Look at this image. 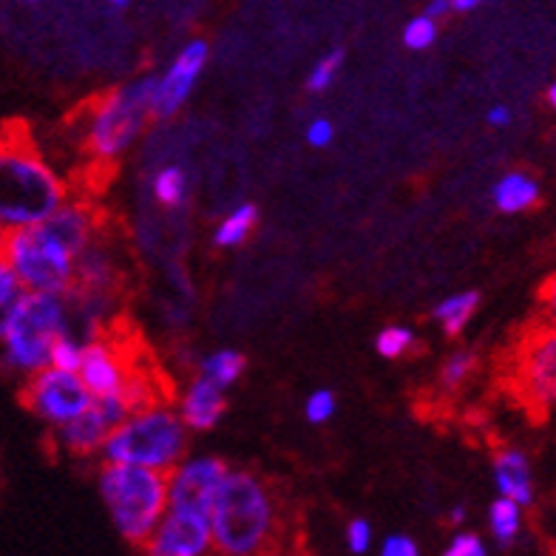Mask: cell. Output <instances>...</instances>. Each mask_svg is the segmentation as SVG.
Returning <instances> with one entry per match:
<instances>
[{
    "label": "cell",
    "mask_w": 556,
    "mask_h": 556,
    "mask_svg": "<svg viewBox=\"0 0 556 556\" xmlns=\"http://www.w3.org/2000/svg\"><path fill=\"white\" fill-rule=\"evenodd\" d=\"M540 321L542 324H556V273L542 285L540 290Z\"/></svg>",
    "instance_id": "34"
},
{
    "label": "cell",
    "mask_w": 556,
    "mask_h": 556,
    "mask_svg": "<svg viewBox=\"0 0 556 556\" xmlns=\"http://www.w3.org/2000/svg\"><path fill=\"white\" fill-rule=\"evenodd\" d=\"M341 66H344V52L341 49H332L324 58H318L313 63L307 74V91L313 94H321L327 88H332V83L338 80V74H341Z\"/></svg>",
    "instance_id": "26"
},
{
    "label": "cell",
    "mask_w": 556,
    "mask_h": 556,
    "mask_svg": "<svg viewBox=\"0 0 556 556\" xmlns=\"http://www.w3.org/2000/svg\"><path fill=\"white\" fill-rule=\"evenodd\" d=\"M412 346H415V332L409 327H401V324H389V327H383L375 336V352L387 361H397L403 355H409Z\"/></svg>",
    "instance_id": "25"
},
{
    "label": "cell",
    "mask_w": 556,
    "mask_h": 556,
    "mask_svg": "<svg viewBox=\"0 0 556 556\" xmlns=\"http://www.w3.org/2000/svg\"><path fill=\"white\" fill-rule=\"evenodd\" d=\"M151 197L156 205L176 211L188 202V174L179 165H162L151 176Z\"/></svg>",
    "instance_id": "22"
},
{
    "label": "cell",
    "mask_w": 556,
    "mask_h": 556,
    "mask_svg": "<svg viewBox=\"0 0 556 556\" xmlns=\"http://www.w3.org/2000/svg\"><path fill=\"white\" fill-rule=\"evenodd\" d=\"M424 12L429 17H434V21H440V17L452 15V0H429Z\"/></svg>",
    "instance_id": "36"
},
{
    "label": "cell",
    "mask_w": 556,
    "mask_h": 556,
    "mask_svg": "<svg viewBox=\"0 0 556 556\" xmlns=\"http://www.w3.org/2000/svg\"><path fill=\"white\" fill-rule=\"evenodd\" d=\"M511 109H508V105H491L489 109V114H485V123L491 125V128H508V125H511Z\"/></svg>",
    "instance_id": "35"
},
{
    "label": "cell",
    "mask_w": 556,
    "mask_h": 556,
    "mask_svg": "<svg viewBox=\"0 0 556 556\" xmlns=\"http://www.w3.org/2000/svg\"><path fill=\"white\" fill-rule=\"evenodd\" d=\"M491 477H494L497 497L514 500V503H520L522 508L534 505V469H531V460H528V454L522 452V448H500V452L494 454V463H491Z\"/></svg>",
    "instance_id": "16"
},
{
    "label": "cell",
    "mask_w": 556,
    "mask_h": 556,
    "mask_svg": "<svg viewBox=\"0 0 556 556\" xmlns=\"http://www.w3.org/2000/svg\"><path fill=\"white\" fill-rule=\"evenodd\" d=\"M540 182L531 174H526V170H508L491 188V202L505 216H517V213L531 211V207L540 205Z\"/></svg>",
    "instance_id": "17"
},
{
    "label": "cell",
    "mask_w": 556,
    "mask_h": 556,
    "mask_svg": "<svg viewBox=\"0 0 556 556\" xmlns=\"http://www.w3.org/2000/svg\"><path fill=\"white\" fill-rule=\"evenodd\" d=\"M545 103H548V105H551V109H554V111H556V80H554V83H551V86H548V88H545Z\"/></svg>",
    "instance_id": "39"
},
{
    "label": "cell",
    "mask_w": 556,
    "mask_h": 556,
    "mask_svg": "<svg viewBox=\"0 0 556 556\" xmlns=\"http://www.w3.org/2000/svg\"><path fill=\"white\" fill-rule=\"evenodd\" d=\"M21 3H29V7H35V3H40V0H21Z\"/></svg>",
    "instance_id": "42"
},
{
    "label": "cell",
    "mask_w": 556,
    "mask_h": 556,
    "mask_svg": "<svg viewBox=\"0 0 556 556\" xmlns=\"http://www.w3.org/2000/svg\"><path fill=\"white\" fill-rule=\"evenodd\" d=\"M74 330V309L68 295L29 293L0 338V361L17 378H31L52 364L60 338Z\"/></svg>",
    "instance_id": "6"
},
{
    "label": "cell",
    "mask_w": 556,
    "mask_h": 556,
    "mask_svg": "<svg viewBox=\"0 0 556 556\" xmlns=\"http://www.w3.org/2000/svg\"><path fill=\"white\" fill-rule=\"evenodd\" d=\"M522 526H526V508L508 497H497L489 505V534L497 545L511 548L520 540Z\"/></svg>",
    "instance_id": "20"
},
{
    "label": "cell",
    "mask_w": 556,
    "mask_h": 556,
    "mask_svg": "<svg viewBox=\"0 0 556 556\" xmlns=\"http://www.w3.org/2000/svg\"><path fill=\"white\" fill-rule=\"evenodd\" d=\"M338 412V401L332 395V389H315L309 392L307 401H304V417H307V424L313 426H324L330 424L332 417Z\"/></svg>",
    "instance_id": "29"
},
{
    "label": "cell",
    "mask_w": 556,
    "mask_h": 556,
    "mask_svg": "<svg viewBox=\"0 0 556 556\" xmlns=\"http://www.w3.org/2000/svg\"><path fill=\"white\" fill-rule=\"evenodd\" d=\"M216 556H273L281 536V505L262 475L230 469L211 508Z\"/></svg>",
    "instance_id": "1"
},
{
    "label": "cell",
    "mask_w": 556,
    "mask_h": 556,
    "mask_svg": "<svg viewBox=\"0 0 556 556\" xmlns=\"http://www.w3.org/2000/svg\"><path fill=\"white\" fill-rule=\"evenodd\" d=\"M207 60H211V46L202 37H193L176 52L165 72L154 74V94H151L154 119L176 117L188 105L199 80H202Z\"/></svg>",
    "instance_id": "10"
},
{
    "label": "cell",
    "mask_w": 556,
    "mask_h": 556,
    "mask_svg": "<svg viewBox=\"0 0 556 556\" xmlns=\"http://www.w3.org/2000/svg\"><path fill=\"white\" fill-rule=\"evenodd\" d=\"M375 556H424V554H420V545H417L412 536L389 534L387 540L378 545V554Z\"/></svg>",
    "instance_id": "33"
},
{
    "label": "cell",
    "mask_w": 556,
    "mask_h": 556,
    "mask_svg": "<svg viewBox=\"0 0 556 556\" xmlns=\"http://www.w3.org/2000/svg\"><path fill=\"white\" fill-rule=\"evenodd\" d=\"M7 239H9V227L0 222V256H3V248H7Z\"/></svg>",
    "instance_id": "40"
},
{
    "label": "cell",
    "mask_w": 556,
    "mask_h": 556,
    "mask_svg": "<svg viewBox=\"0 0 556 556\" xmlns=\"http://www.w3.org/2000/svg\"><path fill=\"white\" fill-rule=\"evenodd\" d=\"M83 350H86V338H80L77 332H66V336L60 338L58 344L52 350V364L58 369H68V372H77L83 364Z\"/></svg>",
    "instance_id": "28"
},
{
    "label": "cell",
    "mask_w": 556,
    "mask_h": 556,
    "mask_svg": "<svg viewBox=\"0 0 556 556\" xmlns=\"http://www.w3.org/2000/svg\"><path fill=\"white\" fill-rule=\"evenodd\" d=\"M188 448H191V429L176 412V403L156 397L128 412L123 424L114 426L100 452V460L128 463V466L168 475L176 463L191 454Z\"/></svg>",
    "instance_id": "4"
},
{
    "label": "cell",
    "mask_w": 556,
    "mask_h": 556,
    "mask_svg": "<svg viewBox=\"0 0 556 556\" xmlns=\"http://www.w3.org/2000/svg\"><path fill=\"white\" fill-rule=\"evenodd\" d=\"M72 197L58 165L21 134H0V222L9 230L40 225Z\"/></svg>",
    "instance_id": "2"
},
{
    "label": "cell",
    "mask_w": 556,
    "mask_h": 556,
    "mask_svg": "<svg viewBox=\"0 0 556 556\" xmlns=\"http://www.w3.org/2000/svg\"><path fill=\"white\" fill-rule=\"evenodd\" d=\"M97 491L103 500L111 526L131 545H139L154 534V528L168 511V475L165 471L103 463L97 471Z\"/></svg>",
    "instance_id": "5"
},
{
    "label": "cell",
    "mask_w": 556,
    "mask_h": 556,
    "mask_svg": "<svg viewBox=\"0 0 556 556\" xmlns=\"http://www.w3.org/2000/svg\"><path fill=\"white\" fill-rule=\"evenodd\" d=\"M511 392L531 412L556 409V324H536L526 332L508 364Z\"/></svg>",
    "instance_id": "8"
},
{
    "label": "cell",
    "mask_w": 556,
    "mask_h": 556,
    "mask_svg": "<svg viewBox=\"0 0 556 556\" xmlns=\"http://www.w3.org/2000/svg\"><path fill=\"white\" fill-rule=\"evenodd\" d=\"M146 556H216L207 514L168 508L154 534L142 542Z\"/></svg>",
    "instance_id": "13"
},
{
    "label": "cell",
    "mask_w": 556,
    "mask_h": 556,
    "mask_svg": "<svg viewBox=\"0 0 556 556\" xmlns=\"http://www.w3.org/2000/svg\"><path fill=\"white\" fill-rule=\"evenodd\" d=\"M477 352L471 350H454L448 352L446 361H443V366H440V389H446V392H457V389H463L466 383L471 381V375L477 372Z\"/></svg>",
    "instance_id": "24"
},
{
    "label": "cell",
    "mask_w": 556,
    "mask_h": 556,
    "mask_svg": "<svg viewBox=\"0 0 556 556\" xmlns=\"http://www.w3.org/2000/svg\"><path fill=\"white\" fill-rule=\"evenodd\" d=\"M230 466L213 454H188L168 471V508L207 514Z\"/></svg>",
    "instance_id": "11"
},
{
    "label": "cell",
    "mask_w": 556,
    "mask_h": 556,
    "mask_svg": "<svg viewBox=\"0 0 556 556\" xmlns=\"http://www.w3.org/2000/svg\"><path fill=\"white\" fill-rule=\"evenodd\" d=\"M23 403L40 424H46L49 429H60V426L72 424L74 417H80L94 403V395L80 378V372L46 366L23 381Z\"/></svg>",
    "instance_id": "9"
},
{
    "label": "cell",
    "mask_w": 556,
    "mask_h": 556,
    "mask_svg": "<svg viewBox=\"0 0 556 556\" xmlns=\"http://www.w3.org/2000/svg\"><path fill=\"white\" fill-rule=\"evenodd\" d=\"M3 258L12 264V270L29 293L72 295L77 287L80 256L66 242H60L43 222L9 230Z\"/></svg>",
    "instance_id": "7"
},
{
    "label": "cell",
    "mask_w": 556,
    "mask_h": 556,
    "mask_svg": "<svg viewBox=\"0 0 556 556\" xmlns=\"http://www.w3.org/2000/svg\"><path fill=\"white\" fill-rule=\"evenodd\" d=\"M111 7H117V9H125L128 7V3H131V0H109Z\"/></svg>",
    "instance_id": "41"
},
{
    "label": "cell",
    "mask_w": 556,
    "mask_h": 556,
    "mask_svg": "<svg viewBox=\"0 0 556 556\" xmlns=\"http://www.w3.org/2000/svg\"><path fill=\"white\" fill-rule=\"evenodd\" d=\"M344 545L352 556H364L375 548V528L364 517H352L344 526Z\"/></svg>",
    "instance_id": "30"
},
{
    "label": "cell",
    "mask_w": 556,
    "mask_h": 556,
    "mask_svg": "<svg viewBox=\"0 0 556 556\" xmlns=\"http://www.w3.org/2000/svg\"><path fill=\"white\" fill-rule=\"evenodd\" d=\"M485 3H491V0H452V12L466 15V12H475V9L485 7Z\"/></svg>",
    "instance_id": "37"
},
{
    "label": "cell",
    "mask_w": 556,
    "mask_h": 556,
    "mask_svg": "<svg viewBox=\"0 0 556 556\" xmlns=\"http://www.w3.org/2000/svg\"><path fill=\"white\" fill-rule=\"evenodd\" d=\"M29 295V290L23 287V281L17 278V273L12 270V264L0 256V338L7 336L9 324L21 309L23 299Z\"/></svg>",
    "instance_id": "23"
},
{
    "label": "cell",
    "mask_w": 556,
    "mask_h": 556,
    "mask_svg": "<svg viewBox=\"0 0 556 556\" xmlns=\"http://www.w3.org/2000/svg\"><path fill=\"white\" fill-rule=\"evenodd\" d=\"M128 412L131 406L125 403L123 395L94 397V403L80 417L54 429V440L72 457H100L109 434L114 432V426L123 424Z\"/></svg>",
    "instance_id": "12"
},
{
    "label": "cell",
    "mask_w": 556,
    "mask_h": 556,
    "mask_svg": "<svg viewBox=\"0 0 556 556\" xmlns=\"http://www.w3.org/2000/svg\"><path fill=\"white\" fill-rule=\"evenodd\" d=\"M477 307H480V293L477 290H460V293H452L443 301H438V307L432 309V318L448 338H457L469 327Z\"/></svg>",
    "instance_id": "19"
},
{
    "label": "cell",
    "mask_w": 556,
    "mask_h": 556,
    "mask_svg": "<svg viewBox=\"0 0 556 556\" xmlns=\"http://www.w3.org/2000/svg\"><path fill=\"white\" fill-rule=\"evenodd\" d=\"M438 23L434 17L424 15L412 17L406 26H403V46L409 49V52H426V49H432L438 43Z\"/></svg>",
    "instance_id": "27"
},
{
    "label": "cell",
    "mask_w": 556,
    "mask_h": 556,
    "mask_svg": "<svg viewBox=\"0 0 556 556\" xmlns=\"http://www.w3.org/2000/svg\"><path fill=\"white\" fill-rule=\"evenodd\" d=\"M258 227V207L253 202H242L233 211H227L213 230V244L219 250H236L248 242Z\"/></svg>",
    "instance_id": "18"
},
{
    "label": "cell",
    "mask_w": 556,
    "mask_h": 556,
    "mask_svg": "<svg viewBox=\"0 0 556 556\" xmlns=\"http://www.w3.org/2000/svg\"><path fill=\"white\" fill-rule=\"evenodd\" d=\"M440 556H491L485 542L480 540V534L475 531H457L452 540L446 542V548Z\"/></svg>",
    "instance_id": "31"
},
{
    "label": "cell",
    "mask_w": 556,
    "mask_h": 556,
    "mask_svg": "<svg viewBox=\"0 0 556 556\" xmlns=\"http://www.w3.org/2000/svg\"><path fill=\"white\" fill-rule=\"evenodd\" d=\"M304 139H307L309 148H330L332 139H336V125L327 117L309 119L307 128H304Z\"/></svg>",
    "instance_id": "32"
},
{
    "label": "cell",
    "mask_w": 556,
    "mask_h": 556,
    "mask_svg": "<svg viewBox=\"0 0 556 556\" xmlns=\"http://www.w3.org/2000/svg\"><path fill=\"white\" fill-rule=\"evenodd\" d=\"M244 369H248V361H244V355L239 350L207 352L205 358L199 361V375L207 378L211 383H216V387H222L225 392L242 381Z\"/></svg>",
    "instance_id": "21"
},
{
    "label": "cell",
    "mask_w": 556,
    "mask_h": 556,
    "mask_svg": "<svg viewBox=\"0 0 556 556\" xmlns=\"http://www.w3.org/2000/svg\"><path fill=\"white\" fill-rule=\"evenodd\" d=\"M176 412L191 429V434H205L222 424L227 412L225 389L211 383L207 378L197 372V378L185 383L179 397H176Z\"/></svg>",
    "instance_id": "15"
},
{
    "label": "cell",
    "mask_w": 556,
    "mask_h": 556,
    "mask_svg": "<svg viewBox=\"0 0 556 556\" xmlns=\"http://www.w3.org/2000/svg\"><path fill=\"white\" fill-rule=\"evenodd\" d=\"M151 94H154V77H142L109 88L86 105L77 125L88 160L94 165H114L137 146L148 125L154 123Z\"/></svg>",
    "instance_id": "3"
},
{
    "label": "cell",
    "mask_w": 556,
    "mask_h": 556,
    "mask_svg": "<svg viewBox=\"0 0 556 556\" xmlns=\"http://www.w3.org/2000/svg\"><path fill=\"white\" fill-rule=\"evenodd\" d=\"M131 366L134 358L128 355V350H125L123 344H117V341L109 336H94L86 341L83 364L77 372H80V378L86 381V387L91 389V395L105 397L123 392Z\"/></svg>",
    "instance_id": "14"
},
{
    "label": "cell",
    "mask_w": 556,
    "mask_h": 556,
    "mask_svg": "<svg viewBox=\"0 0 556 556\" xmlns=\"http://www.w3.org/2000/svg\"><path fill=\"white\" fill-rule=\"evenodd\" d=\"M466 520H469V511H466V505H452V511H448V522H452L454 528H460Z\"/></svg>",
    "instance_id": "38"
}]
</instances>
